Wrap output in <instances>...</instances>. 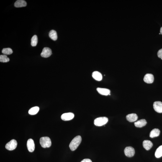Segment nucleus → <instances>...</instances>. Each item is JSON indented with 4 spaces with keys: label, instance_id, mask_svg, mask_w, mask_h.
<instances>
[{
    "label": "nucleus",
    "instance_id": "1",
    "mask_svg": "<svg viewBox=\"0 0 162 162\" xmlns=\"http://www.w3.org/2000/svg\"><path fill=\"white\" fill-rule=\"evenodd\" d=\"M81 137L80 136H77L75 137L70 143L69 147L72 151H74L78 148L81 143Z\"/></svg>",
    "mask_w": 162,
    "mask_h": 162
},
{
    "label": "nucleus",
    "instance_id": "2",
    "mask_svg": "<svg viewBox=\"0 0 162 162\" xmlns=\"http://www.w3.org/2000/svg\"><path fill=\"white\" fill-rule=\"evenodd\" d=\"M40 143L41 146L43 148H49L51 145V142L49 137H47L41 138Z\"/></svg>",
    "mask_w": 162,
    "mask_h": 162
},
{
    "label": "nucleus",
    "instance_id": "3",
    "mask_svg": "<svg viewBox=\"0 0 162 162\" xmlns=\"http://www.w3.org/2000/svg\"><path fill=\"white\" fill-rule=\"evenodd\" d=\"M108 121V119L106 117H98L95 119L94 125L98 127H101L105 125Z\"/></svg>",
    "mask_w": 162,
    "mask_h": 162
},
{
    "label": "nucleus",
    "instance_id": "4",
    "mask_svg": "<svg viewBox=\"0 0 162 162\" xmlns=\"http://www.w3.org/2000/svg\"><path fill=\"white\" fill-rule=\"evenodd\" d=\"M17 146V142L16 140L13 139L8 142L6 145V148L10 151L15 149Z\"/></svg>",
    "mask_w": 162,
    "mask_h": 162
},
{
    "label": "nucleus",
    "instance_id": "5",
    "mask_svg": "<svg viewBox=\"0 0 162 162\" xmlns=\"http://www.w3.org/2000/svg\"><path fill=\"white\" fill-rule=\"evenodd\" d=\"M124 152L126 156L129 157H133L135 154V149L131 147H126L124 150Z\"/></svg>",
    "mask_w": 162,
    "mask_h": 162
},
{
    "label": "nucleus",
    "instance_id": "6",
    "mask_svg": "<svg viewBox=\"0 0 162 162\" xmlns=\"http://www.w3.org/2000/svg\"><path fill=\"white\" fill-rule=\"evenodd\" d=\"M52 55V50L49 47H45L43 48L41 55L44 58H48Z\"/></svg>",
    "mask_w": 162,
    "mask_h": 162
},
{
    "label": "nucleus",
    "instance_id": "7",
    "mask_svg": "<svg viewBox=\"0 0 162 162\" xmlns=\"http://www.w3.org/2000/svg\"><path fill=\"white\" fill-rule=\"evenodd\" d=\"M153 107L155 112L162 113V102L161 101H155L154 103Z\"/></svg>",
    "mask_w": 162,
    "mask_h": 162
},
{
    "label": "nucleus",
    "instance_id": "8",
    "mask_svg": "<svg viewBox=\"0 0 162 162\" xmlns=\"http://www.w3.org/2000/svg\"><path fill=\"white\" fill-rule=\"evenodd\" d=\"M74 117V114L72 113H65L62 115L61 118L64 121H69L71 120Z\"/></svg>",
    "mask_w": 162,
    "mask_h": 162
},
{
    "label": "nucleus",
    "instance_id": "9",
    "mask_svg": "<svg viewBox=\"0 0 162 162\" xmlns=\"http://www.w3.org/2000/svg\"><path fill=\"white\" fill-rule=\"evenodd\" d=\"M27 147L28 151L30 152H33L35 150V145L34 141L32 139H29L28 140Z\"/></svg>",
    "mask_w": 162,
    "mask_h": 162
},
{
    "label": "nucleus",
    "instance_id": "10",
    "mask_svg": "<svg viewBox=\"0 0 162 162\" xmlns=\"http://www.w3.org/2000/svg\"><path fill=\"white\" fill-rule=\"evenodd\" d=\"M143 81L147 83H152L154 81V77L151 74H147L144 77Z\"/></svg>",
    "mask_w": 162,
    "mask_h": 162
},
{
    "label": "nucleus",
    "instance_id": "11",
    "mask_svg": "<svg viewBox=\"0 0 162 162\" xmlns=\"http://www.w3.org/2000/svg\"><path fill=\"white\" fill-rule=\"evenodd\" d=\"M126 118L129 122H133L136 121L137 120L138 116L136 114H130L126 116Z\"/></svg>",
    "mask_w": 162,
    "mask_h": 162
},
{
    "label": "nucleus",
    "instance_id": "12",
    "mask_svg": "<svg viewBox=\"0 0 162 162\" xmlns=\"http://www.w3.org/2000/svg\"><path fill=\"white\" fill-rule=\"evenodd\" d=\"M96 89L100 94L104 96H107L110 95L111 92L110 90L106 88H98Z\"/></svg>",
    "mask_w": 162,
    "mask_h": 162
},
{
    "label": "nucleus",
    "instance_id": "13",
    "mask_svg": "<svg viewBox=\"0 0 162 162\" xmlns=\"http://www.w3.org/2000/svg\"><path fill=\"white\" fill-rule=\"evenodd\" d=\"M27 5V2L24 0H18L15 3L14 6L16 8L26 7Z\"/></svg>",
    "mask_w": 162,
    "mask_h": 162
},
{
    "label": "nucleus",
    "instance_id": "14",
    "mask_svg": "<svg viewBox=\"0 0 162 162\" xmlns=\"http://www.w3.org/2000/svg\"><path fill=\"white\" fill-rule=\"evenodd\" d=\"M147 122L145 119H141L134 123V125L136 127L141 128L146 125Z\"/></svg>",
    "mask_w": 162,
    "mask_h": 162
},
{
    "label": "nucleus",
    "instance_id": "15",
    "mask_svg": "<svg viewBox=\"0 0 162 162\" xmlns=\"http://www.w3.org/2000/svg\"><path fill=\"white\" fill-rule=\"evenodd\" d=\"M92 76L93 78L96 81H101L102 79V76L101 74L98 71H95L92 73Z\"/></svg>",
    "mask_w": 162,
    "mask_h": 162
},
{
    "label": "nucleus",
    "instance_id": "16",
    "mask_svg": "<svg viewBox=\"0 0 162 162\" xmlns=\"http://www.w3.org/2000/svg\"><path fill=\"white\" fill-rule=\"evenodd\" d=\"M143 147L147 150H149L153 146L152 142L149 140H145L143 142Z\"/></svg>",
    "mask_w": 162,
    "mask_h": 162
},
{
    "label": "nucleus",
    "instance_id": "17",
    "mask_svg": "<svg viewBox=\"0 0 162 162\" xmlns=\"http://www.w3.org/2000/svg\"><path fill=\"white\" fill-rule=\"evenodd\" d=\"M160 133V131L158 129H153L151 132L150 134V136L151 138H153V137H157L159 136Z\"/></svg>",
    "mask_w": 162,
    "mask_h": 162
},
{
    "label": "nucleus",
    "instance_id": "18",
    "mask_svg": "<svg viewBox=\"0 0 162 162\" xmlns=\"http://www.w3.org/2000/svg\"><path fill=\"white\" fill-rule=\"evenodd\" d=\"M49 37L53 41H56L58 39V35L56 31L52 30L50 31L49 34Z\"/></svg>",
    "mask_w": 162,
    "mask_h": 162
},
{
    "label": "nucleus",
    "instance_id": "19",
    "mask_svg": "<svg viewBox=\"0 0 162 162\" xmlns=\"http://www.w3.org/2000/svg\"><path fill=\"white\" fill-rule=\"evenodd\" d=\"M40 110V108L38 107H32L29 111V114L31 115H34L37 114Z\"/></svg>",
    "mask_w": 162,
    "mask_h": 162
},
{
    "label": "nucleus",
    "instance_id": "20",
    "mask_svg": "<svg viewBox=\"0 0 162 162\" xmlns=\"http://www.w3.org/2000/svg\"><path fill=\"white\" fill-rule=\"evenodd\" d=\"M155 156L157 158H159L162 156V145L157 149L155 152Z\"/></svg>",
    "mask_w": 162,
    "mask_h": 162
},
{
    "label": "nucleus",
    "instance_id": "21",
    "mask_svg": "<svg viewBox=\"0 0 162 162\" xmlns=\"http://www.w3.org/2000/svg\"><path fill=\"white\" fill-rule=\"evenodd\" d=\"M38 42V37L36 35H34L31 40V45L32 47H35L37 46Z\"/></svg>",
    "mask_w": 162,
    "mask_h": 162
},
{
    "label": "nucleus",
    "instance_id": "22",
    "mask_svg": "<svg viewBox=\"0 0 162 162\" xmlns=\"http://www.w3.org/2000/svg\"><path fill=\"white\" fill-rule=\"evenodd\" d=\"M10 60L6 55H1L0 56V62L3 63H7Z\"/></svg>",
    "mask_w": 162,
    "mask_h": 162
},
{
    "label": "nucleus",
    "instance_id": "23",
    "mask_svg": "<svg viewBox=\"0 0 162 162\" xmlns=\"http://www.w3.org/2000/svg\"><path fill=\"white\" fill-rule=\"evenodd\" d=\"M12 49L10 48H5L2 50V53L5 55H10L13 53Z\"/></svg>",
    "mask_w": 162,
    "mask_h": 162
},
{
    "label": "nucleus",
    "instance_id": "24",
    "mask_svg": "<svg viewBox=\"0 0 162 162\" xmlns=\"http://www.w3.org/2000/svg\"><path fill=\"white\" fill-rule=\"evenodd\" d=\"M157 55L159 58H162V48L158 50Z\"/></svg>",
    "mask_w": 162,
    "mask_h": 162
},
{
    "label": "nucleus",
    "instance_id": "25",
    "mask_svg": "<svg viewBox=\"0 0 162 162\" xmlns=\"http://www.w3.org/2000/svg\"><path fill=\"white\" fill-rule=\"evenodd\" d=\"M81 162H92V161L89 159L87 158L83 160Z\"/></svg>",
    "mask_w": 162,
    "mask_h": 162
},
{
    "label": "nucleus",
    "instance_id": "26",
    "mask_svg": "<svg viewBox=\"0 0 162 162\" xmlns=\"http://www.w3.org/2000/svg\"><path fill=\"white\" fill-rule=\"evenodd\" d=\"M160 33H161L162 35V27L161 28V29H160Z\"/></svg>",
    "mask_w": 162,
    "mask_h": 162
},
{
    "label": "nucleus",
    "instance_id": "27",
    "mask_svg": "<svg viewBox=\"0 0 162 162\" xmlns=\"http://www.w3.org/2000/svg\"><path fill=\"white\" fill-rule=\"evenodd\" d=\"M159 34H161V33H159Z\"/></svg>",
    "mask_w": 162,
    "mask_h": 162
}]
</instances>
